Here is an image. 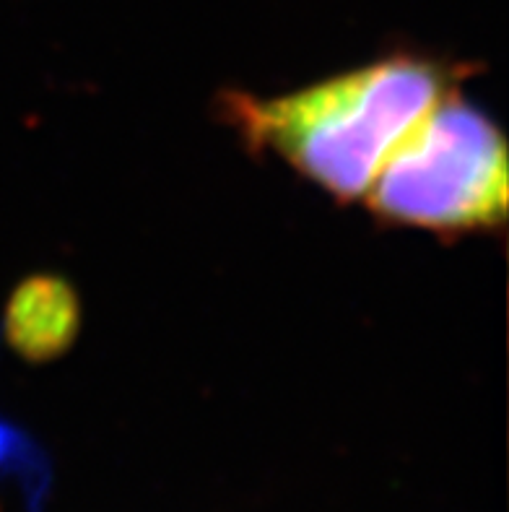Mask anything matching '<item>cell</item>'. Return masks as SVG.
<instances>
[{
	"instance_id": "obj_1",
	"label": "cell",
	"mask_w": 509,
	"mask_h": 512,
	"mask_svg": "<svg viewBox=\"0 0 509 512\" xmlns=\"http://www.w3.org/2000/svg\"><path fill=\"white\" fill-rule=\"evenodd\" d=\"M463 65L395 52L302 89L224 91L221 117L247 149L276 156L336 201H359L400 141L460 89Z\"/></svg>"
},
{
	"instance_id": "obj_2",
	"label": "cell",
	"mask_w": 509,
	"mask_h": 512,
	"mask_svg": "<svg viewBox=\"0 0 509 512\" xmlns=\"http://www.w3.org/2000/svg\"><path fill=\"white\" fill-rule=\"evenodd\" d=\"M364 201L382 224L442 237L504 227V133L489 112L452 91L400 141Z\"/></svg>"
},
{
	"instance_id": "obj_3",
	"label": "cell",
	"mask_w": 509,
	"mask_h": 512,
	"mask_svg": "<svg viewBox=\"0 0 509 512\" xmlns=\"http://www.w3.org/2000/svg\"><path fill=\"white\" fill-rule=\"evenodd\" d=\"M78 325V294L60 276H32L8 299L6 336L29 362L63 357L76 341Z\"/></svg>"
}]
</instances>
